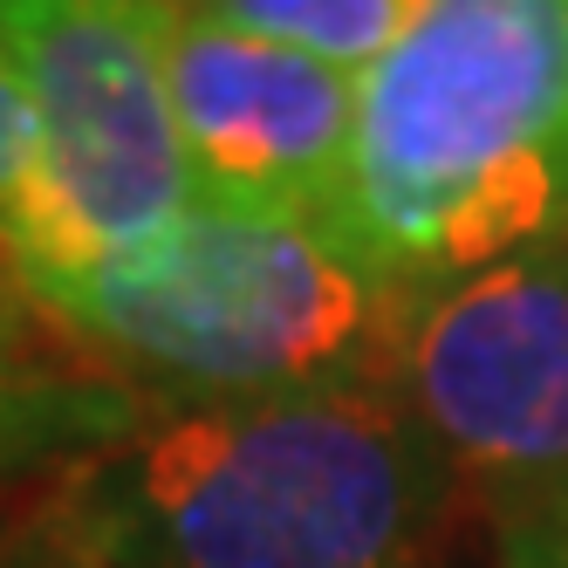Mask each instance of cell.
Returning a JSON list of instances; mask_svg holds the SVG:
<instances>
[{"label":"cell","mask_w":568,"mask_h":568,"mask_svg":"<svg viewBox=\"0 0 568 568\" xmlns=\"http://www.w3.org/2000/svg\"><path fill=\"white\" fill-rule=\"evenodd\" d=\"M459 486L397 390L144 412L42 479V568H438Z\"/></svg>","instance_id":"6da1fadb"},{"label":"cell","mask_w":568,"mask_h":568,"mask_svg":"<svg viewBox=\"0 0 568 568\" xmlns=\"http://www.w3.org/2000/svg\"><path fill=\"white\" fill-rule=\"evenodd\" d=\"M322 220L404 295L568 233V0H425Z\"/></svg>","instance_id":"7a4b0ae2"},{"label":"cell","mask_w":568,"mask_h":568,"mask_svg":"<svg viewBox=\"0 0 568 568\" xmlns=\"http://www.w3.org/2000/svg\"><path fill=\"white\" fill-rule=\"evenodd\" d=\"M144 412L397 384L412 295L315 213L199 199L138 254L21 295Z\"/></svg>","instance_id":"3957f363"},{"label":"cell","mask_w":568,"mask_h":568,"mask_svg":"<svg viewBox=\"0 0 568 568\" xmlns=\"http://www.w3.org/2000/svg\"><path fill=\"white\" fill-rule=\"evenodd\" d=\"M390 390L500 568H541L568 535V233L418 288Z\"/></svg>","instance_id":"277c9868"},{"label":"cell","mask_w":568,"mask_h":568,"mask_svg":"<svg viewBox=\"0 0 568 568\" xmlns=\"http://www.w3.org/2000/svg\"><path fill=\"white\" fill-rule=\"evenodd\" d=\"M0 42L42 131L14 295L138 254L199 206L165 83L158 0H8Z\"/></svg>","instance_id":"5b68a950"},{"label":"cell","mask_w":568,"mask_h":568,"mask_svg":"<svg viewBox=\"0 0 568 568\" xmlns=\"http://www.w3.org/2000/svg\"><path fill=\"white\" fill-rule=\"evenodd\" d=\"M158 42L199 199L247 213H329L363 110L356 69L233 34L172 0H158Z\"/></svg>","instance_id":"8992f818"},{"label":"cell","mask_w":568,"mask_h":568,"mask_svg":"<svg viewBox=\"0 0 568 568\" xmlns=\"http://www.w3.org/2000/svg\"><path fill=\"white\" fill-rule=\"evenodd\" d=\"M138 418L144 404L103 363H90L34 302L0 288V479H49Z\"/></svg>","instance_id":"52a82bcc"},{"label":"cell","mask_w":568,"mask_h":568,"mask_svg":"<svg viewBox=\"0 0 568 568\" xmlns=\"http://www.w3.org/2000/svg\"><path fill=\"white\" fill-rule=\"evenodd\" d=\"M172 8L363 75L390 55V42L418 21L425 0H172Z\"/></svg>","instance_id":"ba28073f"},{"label":"cell","mask_w":568,"mask_h":568,"mask_svg":"<svg viewBox=\"0 0 568 568\" xmlns=\"http://www.w3.org/2000/svg\"><path fill=\"white\" fill-rule=\"evenodd\" d=\"M34 165H42V131H34L21 69L0 42V288H14V261H21L28 213H34Z\"/></svg>","instance_id":"9c48e42d"},{"label":"cell","mask_w":568,"mask_h":568,"mask_svg":"<svg viewBox=\"0 0 568 568\" xmlns=\"http://www.w3.org/2000/svg\"><path fill=\"white\" fill-rule=\"evenodd\" d=\"M0 568H42L28 548V527H0Z\"/></svg>","instance_id":"30bf717a"},{"label":"cell","mask_w":568,"mask_h":568,"mask_svg":"<svg viewBox=\"0 0 568 568\" xmlns=\"http://www.w3.org/2000/svg\"><path fill=\"white\" fill-rule=\"evenodd\" d=\"M541 568H568V535H561V541H555V555H548V561H541Z\"/></svg>","instance_id":"8fae6325"},{"label":"cell","mask_w":568,"mask_h":568,"mask_svg":"<svg viewBox=\"0 0 568 568\" xmlns=\"http://www.w3.org/2000/svg\"><path fill=\"white\" fill-rule=\"evenodd\" d=\"M0 8H8V0H0Z\"/></svg>","instance_id":"7c38bea8"},{"label":"cell","mask_w":568,"mask_h":568,"mask_svg":"<svg viewBox=\"0 0 568 568\" xmlns=\"http://www.w3.org/2000/svg\"><path fill=\"white\" fill-rule=\"evenodd\" d=\"M8 295H14V288H8Z\"/></svg>","instance_id":"4fadbf2b"}]
</instances>
